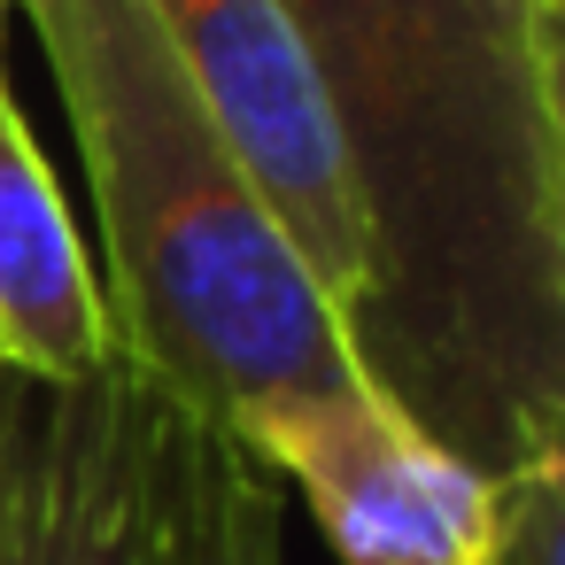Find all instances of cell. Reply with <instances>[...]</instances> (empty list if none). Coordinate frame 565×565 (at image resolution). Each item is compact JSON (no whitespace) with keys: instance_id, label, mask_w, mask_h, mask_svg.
<instances>
[{"instance_id":"1","label":"cell","mask_w":565,"mask_h":565,"mask_svg":"<svg viewBox=\"0 0 565 565\" xmlns=\"http://www.w3.org/2000/svg\"><path fill=\"white\" fill-rule=\"evenodd\" d=\"M356 171V356L449 457H565V32L526 0H279Z\"/></svg>"},{"instance_id":"2","label":"cell","mask_w":565,"mask_h":565,"mask_svg":"<svg viewBox=\"0 0 565 565\" xmlns=\"http://www.w3.org/2000/svg\"><path fill=\"white\" fill-rule=\"evenodd\" d=\"M32 17L102 217L117 349L202 426L256 449L302 403L380 387L217 140L148 0H17Z\"/></svg>"},{"instance_id":"3","label":"cell","mask_w":565,"mask_h":565,"mask_svg":"<svg viewBox=\"0 0 565 565\" xmlns=\"http://www.w3.org/2000/svg\"><path fill=\"white\" fill-rule=\"evenodd\" d=\"M217 441L125 349L71 387L0 372V565H202Z\"/></svg>"},{"instance_id":"4","label":"cell","mask_w":565,"mask_h":565,"mask_svg":"<svg viewBox=\"0 0 565 565\" xmlns=\"http://www.w3.org/2000/svg\"><path fill=\"white\" fill-rule=\"evenodd\" d=\"M186 86L202 94L217 140L248 171L256 202L326 287L356 341V310L372 295V233L356 202V171L333 125V102L287 24L279 0H148Z\"/></svg>"},{"instance_id":"5","label":"cell","mask_w":565,"mask_h":565,"mask_svg":"<svg viewBox=\"0 0 565 565\" xmlns=\"http://www.w3.org/2000/svg\"><path fill=\"white\" fill-rule=\"evenodd\" d=\"M256 457L302 488L341 565H488L495 550V472L426 441L380 387L271 418Z\"/></svg>"},{"instance_id":"6","label":"cell","mask_w":565,"mask_h":565,"mask_svg":"<svg viewBox=\"0 0 565 565\" xmlns=\"http://www.w3.org/2000/svg\"><path fill=\"white\" fill-rule=\"evenodd\" d=\"M0 356L47 387H71L117 356L102 271L9 86H0Z\"/></svg>"},{"instance_id":"7","label":"cell","mask_w":565,"mask_h":565,"mask_svg":"<svg viewBox=\"0 0 565 565\" xmlns=\"http://www.w3.org/2000/svg\"><path fill=\"white\" fill-rule=\"evenodd\" d=\"M202 565H287L279 542V472L241 449L233 434L217 441V472H210V550Z\"/></svg>"},{"instance_id":"8","label":"cell","mask_w":565,"mask_h":565,"mask_svg":"<svg viewBox=\"0 0 565 565\" xmlns=\"http://www.w3.org/2000/svg\"><path fill=\"white\" fill-rule=\"evenodd\" d=\"M495 550L488 565H565V457L519 465L495 480Z\"/></svg>"},{"instance_id":"9","label":"cell","mask_w":565,"mask_h":565,"mask_svg":"<svg viewBox=\"0 0 565 565\" xmlns=\"http://www.w3.org/2000/svg\"><path fill=\"white\" fill-rule=\"evenodd\" d=\"M526 9H534L542 24H557V32H565V0H526Z\"/></svg>"},{"instance_id":"10","label":"cell","mask_w":565,"mask_h":565,"mask_svg":"<svg viewBox=\"0 0 565 565\" xmlns=\"http://www.w3.org/2000/svg\"><path fill=\"white\" fill-rule=\"evenodd\" d=\"M9 9H17V0H0V24H9ZM0 86H9V78H0Z\"/></svg>"},{"instance_id":"11","label":"cell","mask_w":565,"mask_h":565,"mask_svg":"<svg viewBox=\"0 0 565 565\" xmlns=\"http://www.w3.org/2000/svg\"><path fill=\"white\" fill-rule=\"evenodd\" d=\"M0 372H9V356H0Z\"/></svg>"}]
</instances>
